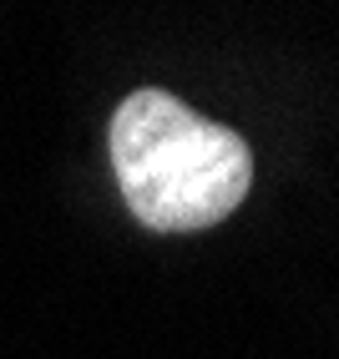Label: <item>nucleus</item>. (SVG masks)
<instances>
[{
	"label": "nucleus",
	"instance_id": "obj_1",
	"mask_svg": "<svg viewBox=\"0 0 339 359\" xmlns=\"http://www.w3.org/2000/svg\"><path fill=\"white\" fill-rule=\"evenodd\" d=\"M112 172L137 223L152 233H198L248 198V142L198 116L173 91L142 86L112 116Z\"/></svg>",
	"mask_w": 339,
	"mask_h": 359
}]
</instances>
